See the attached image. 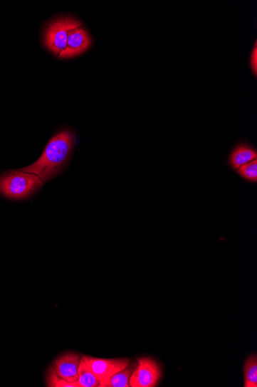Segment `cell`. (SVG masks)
<instances>
[{"instance_id": "ba28073f", "label": "cell", "mask_w": 257, "mask_h": 387, "mask_svg": "<svg viewBox=\"0 0 257 387\" xmlns=\"http://www.w3.org/2000/svg\"><path fill=\"white\" fill-rule=\"evenodd\" d=\"M257 159L256 149L247 145L237 146L230 156V164L233 169H237L246 164Z\"/></svg>"}, {"instance_id": "5b68a950", "label": "cell", "mask_w": 257, "mask_h": 387, "mask_svg": "<svg viewBox=\"0 0 257 387\" xmlns=\"http://www.w3.org/2000/svg\"><path fill=\"white\" fill-rule=\"evenodd\" d=\"M161 377L158 363L148 357L138 358L135 371L130 378V387H154Z\"/></svg>"}, {"instance_id": "8992f818", "label": "cell", "mask_w": 257, "mask_h": 387, "mask_svg": "<svg viewBox=\"0 0 257 387\" xmlns=\"http://www.w3.org/2000/svg\"><path fill=\"white\" fill-rule=\"evenodd\" d=\"M82 356L77 353H65L53 362V370L63 379L70 383L77 382Z\"/></svg>"}, {"instance_id": "7c38bea8", "label": "cell", "mask_w": 257, "mask_h": 387, "mask_svg": "<svg viewBox=\"0 0 257 387\" xmlns=\"http://www.w3.org/2000/svg\"><path fill=\"white\" fill-rule=\"evenodd\" d=\"M46 385L51 387H78L77 382L70 383L63 379L55 372L52 366L46 374Z\"/></svg>"}, {"instance_id": "5bb4252c", "label": "cell", "mask_w": 257, "mask_h": 387, "mask_svg": "<svg viewBox=\"0 0 257 387\" xmlns=\"http://www.w3.org/2000/svg\"><path fill=\"white\" fill-rule=\"evenodd\" d=\"M251 67L255 76L257 74V44L256 42L251 56Z\"/></svg>"}, {"instance_id": "9c48e42d", "label": "cell", "mask_w": 257, "mask_h": 387, "mask_svg": "<svg viewBox=\"0 0 257 387\" xmlns=\"http://www.w3.org/2000/svg\"><path fill=\"white\" fill-rule=\"evenodd\" d=\"M137 364V362H132L122 371L114 374L105 387H130V378Z\"/></svg>"}, {"instance_id": "7a4b0ae2", "label": "cell", "mask_w": 257, "mask_h": 387, "mask_svg": "<svg viewBox=\"0 0 257 387\" xmlns=\"http://www.w3.org/2000/svg\"><path fill=\"white\" fill-rule=\"evenodd\" d=\"M43 182L37 176L11 171L0 176V193L13 200H23L40 191Z\"/></svg>"}, {"instance_id": "30bf717a", "label": "cell", "mask_w": 257, "mask_h": 387, "mask_svg": "<svg viewBox=\"0 0 257 387\" xmlns=\"http://www.w3.org/2000/svg\"><path fill=\"white\" fill-rule=\"evenodd\" d=\"M78 387H100L101 382L82 361L79 369V376L77 381Z\"/></svg>"}, {"instance_id": "3957f363", "label": "cell", "mask_w": 257, "mask_h": 387, "mask_svg": "<svg viewBox=\"0 0 257 387\" xmlns=\"http://www.w3.org/2000/svg\"><path fill=\"white\" fill-rule=\"evenodd\" d=\"M82 26V24L71 17L57 19L46 27L45 32V45L56 56H58L65 49L69 33Z\"/></svg>"}, {"instance_id": "277c9868", "label": "cell", "mask_w": 257, "mask_h": 387, "mask_svg": "<svg viewBox=\"0 0 257 387\" xmlns=\"http://www.w3.org/2000/svg\"><path fill=\"white\" fill-rule=\"evenodd\" d=\"M82 361L101 382L100 387L106 386L110 377L125 369L130 364L129 358H98L83 356Z\"/></svg>"}, {"instance_id": "6da1fadb", "label": "cell", "mask_w": 257, "mask_h": 387, "mask_svg": "<svg viewBox=\"0 0 257 387\" xmlns=\"http://www.w3.org/2000/svg\"><path fill=\"white\" fill-rule=\"evenodd\" d=\"M73 131L66 130L56 134L47 144L41 158L21 171L39 177L43 184L51 181L63 169L75 144Z\"/></svg>"}, {"instance_id": "8fae6325", "label": "cell", "mask_w": 257, "mask_h": 387, "mask_svg": "<svg viewBox=\"0 0 257 387\" xmlns=\"http://www.w3.org/2000/svg\"><path fill=\"white\" fill-rule=\"evenodd\" d=\"M244 386H257V357L256 354L249 357L245 363Z\"/></svg>"}, {"instance_id": "52a82bcc", "label": "cell", "mask_w": 257, "mask_h": 387, "mask_svg": "<svg viewBox=\"0 0 257 387\" xmlns=\"http://www.w3.org/2000/svg\"><path fill=\"white\" fill-rule=\"evenodd\" d=\"M92 44V39L83 26L75 28L68 35L65 49L59 55V59H70L87 51Z\"/></svg>"}, {"instance_id": "4fadbf2b", "label": "cell", "mask_w": 257, "mask_h": 387, "mask_svg": "<svg viewBox=\"0 0 257 387\" xmlns=\"http://www.w3.org/2000/svg\"><path fill=\"white\" fill-rule=\"evenodd\" d=\"M238 174L252 182L257 181V159L246 164L236 169Z\"/></svg>"}]
</instances>
